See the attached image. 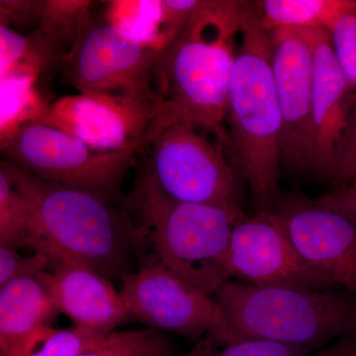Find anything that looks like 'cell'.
<instances>
[{"label": "cell", "mask_w": 356, "mask_h": 356, "mask_svg": "<svg viewBox=\"0 0 356 356\" xmlns=\"http://www.w3.org/2000/svg\"><path fill=\"white\" fill-rule=\"evenodd\" d=\"M248 6L199 1L188 24L159 58L153 77L165 125L191 122L209 134L228 156L229 83Z\"/></svg>", "instance_id": "6da1fadb"}, {"label": "cell", "mask_w": 356, "mask_h": 356, "mask_svg": "<svg viewBox=\"0 0 356 356\" xmlns=\"http://www.w3.org/2000/svg\"><path fill=\"white\" fill-rule=\"evenodd\" d=\"M122 209L140 266L159 264L214 297L232 280L229 240L241 217L222 208L175 200L140 172L132 191L122 197Z\"/></svg>", "instance_id": "7a4b0ae2"}, {"label": "cell", "mask_w": 356, "mask_h": 356, "mask_svg": "<svg viewBox=\"0 0 356 356\" xmlns=\"http://www.w3.org/2000/svg\"><path fill=\"white\" fill-rule=\"evenodd\" d=\"M0 168L27 203L34 252L48 255L54 264L88 267L108 280L128 275L132 238L125 212L116 209L113 201L44 181L6 161Z\"/></svg>", "instance_id": "3957f363"}, {"label": "cell", "mask_w": 356, "mask_h": 356, "mask_svg": "<svg viewBox=\"0 0 356 356\" xmlns=\"http://www.w3.org/2000/svg\"><path fill=\"white\" fill-rule=\"evenodd\" d=\"M227 131L235 159L259 211L278 199L282 119L271 67V35L259 2H248L229 83Z\"/></svg>", "instance_id": "277c9868"}, {"label": "cell", "mask_w": 356, "mask_h": 356, "mask_svg": "<svg viewBox=\"0 0 356 356\" xmlns=\"http://www.w3.org/2000/svg\"><path fill=\"white\" fill-rule=\"evenodd\" d=\"M231 343L262 341L315 353L356 336V296L344 289H306L229 280L215 294Z\"/></svg>", "instance_id": "5b68a950"}, {"label": "cell", "mask_w": 356, "mask_h": 356, "mask_svg": "<svg viewBox=\"0 0 356 356\" xmlns=\"http://www.w3.org/2000/svg\"><path fill=\"white\" fill-rule=\"evenodd\" d=\"M191 122L175 121L158 134L140 173L175 200L222 208L238 217V177L226 152Z\"/></svg>", "instance_id": "8992f818"}, {"label": "cell", "mask_w": 356, "mask_h": 356, "mask_svg": "<svg viewBox=\"0 0 356 356\" xmlns=\"http://www.w3.org/2000/svg\"><path fill=\"white\" fill-rule=\"evenodd\" d=\"M4 161L51 184L83 189L114 201L136 163L130 151H99L42 122L0 140Z\"/></svg>", "instance_id": "52a82bcc"}, {"label": "cell", "mask_w": 356, "mask_h": 356, "mask_svg": "<svg viewBox=\"0 0 356 356\" xmlns=\"http://www.w3.org/2000/svg\"><path fill=\"white\" fill-rule=\"evenodd\" d=\"M165 50L129 36L92 16L65 58L67 83L81 95L110 93L138 99H159L153 88L154 70Z\"/></svg>", "instance_id": "ba28073f"}, {"label": "cell", "mask_w": 356, "mask_h": 356, "mask_svg": "<svg viewBox=\"0 0 356 356\" xmlns=\"http://www.w3.org/2000/svg\"><path fill=\"white\" fill-rule=\"evenodd\" d=\"M161 99L110 93L67 95L51 103L42 123L99 151L145 154L163 127Z\"/></svg>", "instance_id": "9c48e42d"}, {"label": "cell", "mask_w": 356, "mask_h": 356, "mask_svg": "<svg viewBox=\"0 0 356 356\" xmlns=\"http://www.w3.org/2000/svg\"><path fill=\"white\" fill-rule=\"evenodd\" d=\"M121 294L129 316L151 329L185 339L209 337L229 344L228 323L212 295L159 264H144L124 278Z\"/></svg>", "instance_id": "30bf717a"}, {"label": "cell", "mask_w": 356, "mask_h": 356, "mask_svg": "<svg viewBox=\"0 0 356 356\" xmlns=\"http://www.w3.org/2000/svg\"><path fill=\"white\" fill-rule=\"evenodd\" d=\"M232 280L254 285L341 289L300 254L273 210L236 220L228 250Z\"/></svg>", "instance_id": "8fae6325"}, {"label": "cell", "mask_w": 356, "mask_h": 356, "mask_svg": "<svg viewBox=\"0 0 356 356\" xmlns=\"http://www.w3.org/2000/svg\"><path fill=\"white\" fill-rule=\"evenodd\" d=\"M270 32L271 67L282 119L281 165L309 173L312 151L313 51L303 29Z\"/></svg>", "instance_id": "7c38bea8"}, {"label": "cell", "mask_w": 356, "mask_h": 356, "mask_svg": "<svg viewBox=\"0 0 356 356\" xmlns=\"http://www.w3.org/2000/svg\"><path fill=\"white\" fill-rule=\"evenodd\" d=\"M312 266L356 296V224L308 199L271 208Z\"/></svg>", "instance_id": "4fadbf2b"}, {"label": "cell", "mask_w": 356, "mask_h": 356, "mask_svg": "<svg viewBox=\"0 0 356 356\" xmlns=\"http://www.w3.org/2000/svg\"><path fill=\"white\" fill-rule=\"evenodd\" d=\"M313 51L312 151L309 173L332 179L350 122L353 98L337 62L331 33L303 29Z\"/></svg>", "instance_id": "5bb4252c"}, {"label": "cell", "mask_w": 356, "mask_h": 356, "mask_svg": "<svg viewBox=\"0 0 356 356\" xmlns=\"http://www.w3.org/2000/svg\"><path fill=\"white\" fill-rule=\"evenodd\" d=\"M60 313L51 271L28 274L0 287V356H27L57 330Z\"/></svg>", "instance_id": "9a60e30c"}, {"label": "cell", "mask_w": 356, "mask_h": 356, "mask_svg": "<svg viewBox=\"0 0 356 356\" xmlns=\"http://www.w3.org/2000/svg\"><path fill=\"white\" fill-rule=\"evenodd\" d=\"M51 268L58 308L74 327L107 336L130 318L121 292L108 278L69 262H56Z\"/></svg>", "instance_id": "2e32d148"}, {"label": "cell", "mask_w": 356, "mask_h": 356, "mask_svg": "<svg viewBox=\"0 0 356 356\" xmlns=\"http://www.w3.org/2000/svg\"><path fill=\"white\" fill-rule=\"evenodd\" d=\"M356 0H264L259 2V21L266 31L278 28L324 29L330 33Z\"/></svg>", "instance_id": "e0dca14e"}, {"label": "cell", "mask_w": 356, "mask_h": 356, "mask_svg": "<svg viewBox=\"0 0 356 356\" xmlns=\"http://www.w3.org/2000/svg\"><path fill=\"white\" fill-rule=\"evenodd\" d=\"M65 56L50 40L36 31L24 36L0 25V77L13 74H44L64 65Z\"/></svg>", "instance_id": "ac0fdd59"}, {"label": "cell", "mask_w": 356, "mask_h": 356, "mask_svg": "<svg viewBox=\"0 0 356 356\" xmlns=\"http://www.w3.org/2000/svg\"><path fill=\"white\" fill-rule=\"evenodd\" d=\"M40 77L13 74L0 77V140L33 122H39L51 102L39 88Z\"/></svg>", "instance_id": "d6986e66"}, {"label": "cell", "mask_w": 356, "mask_h": 356, "mask_svg": "<svg viewBox=\"0 0 356 356\" xmlns=\"http://www.w3.org/2000/svg\"><path fill=\"white\" fill-rule=\"evenodd\" d=\"M106 22L144 43L163 50L168 44L163 32V4L159 1H111L106 10Z\"/></svg>", "instance_id": "ffe728a7"}, {"label": "cell", "mask_w": 356, "mask_h": 356, "mask_svg": "<svg viewBox=\"0 0 356 356\" xmlns=\"http://www.w3.org/2000/svg\"><path fill=\"white\" fill-rule=\"evenodd\" d=\"M90 6L86 0H44L41 22L35 31L50 40L67 58L91 17Z\"/></svg>", "instance_id": "44dd1931"}, {"label": "cell", "mask_w": 356, "mask_h": 356, "mask_svg": "<svg viewBox=\"0 0 356 356\" xmlns=\"http://www.w3.org/2000/svg\"><path fill=\"white\" fill-rule=\"evenodd\" d=\"M0 245L34 248L31 219L25 199L0 168Z\"/></svg>", "instance_id": "7402d4cb"}, {"label": "cell", "mask_w": 356, "mask_h": 356, "mask_svg": "<svg viewBox=\"0 0 356 356\" xmlns=\"http://www.w3.org/2000/svg\"><path fill=\"white\" fill-rule=\"evenodd\" d=\"M81 356H175V344L159 330L114 331Z\"/></svg>", "instance_id": "603a6c76"}, {"label": "cell", "mask_w": 356, "mask_h": 356, "mask_svg": "<svg viewBox=\"0 0 356 356\" xmlns=\"http://www.w3.org/2000/svg\"><path fill=\"white\" fill-rule=\"evenodd\" d=\"M313 351L285 344L262 341H243L231 344H218L209 337L199 339L195 346L175 356H310Z\"/></svg>", "instance_id": "cb8c5ba5"}, {"label": "cell", "mask_w": 356, "mask_h": 356, "mask_svg": "<svg viewBox=\"0 0 356 356\" xmlns=\"http://www.w3.org/2000/svg\"><path fill=\"white\" fill-rule=\"evenodd\" d=\"M331 36L337 62L353 93L356 90V6L337 21Z\"/></svg>", "instance_id": "d4e9b609"}, {"label": "cell", "mask_w": 356, "mask_h": 356, "mask_svg": "<svg viewBox=\"0 0 356 356\" xmlns=\"http://www.w3.org/2000/svg\"><path fill=\"white\" fill-rule=\"evenodd\" d=\"M106 336L74 327L56 331L39 348L27 356H81L95 348Z\"/></svg>", "instance_id": "484cf974"}, {"label": "cell", "mask_w": 356, "mask_h": 356, "mask_svg": "<svg viewBox=\"0 0 356 356\" xmlns=\"http://www.w3.org/2000/svg\"><path fill=\"white\" fill-rule=\"evenodd\" d=\"M53 264L50 257L42 252L26 257L19 250L0 245V287L21 276L48 270Z\"/></svg>", "instance_id": "4316f807"}, {"label": "cell", "mask_w": 356, "mask_h": 356, "mask_svg": "<svg viewBox=\"0 0 356 356\" xmlns=\"http://www.w3.org/2000/svg\"><path fill=\"white\" fill-rule=\"evenodd\" d=\"M44 0H1L0 25L26 29L39 27Z\"/></svg>", "instance_id": "83f0119b"}, {"label": "cell", "mask_w": 356, "mask_h": 356, "mask_svg": "<svg viewBox=\"0 0 356 356\" xmlns=\"http://www.w3.org/2000/svg\"><path fill=\"white\" fill-rule=\"evenodd\" d=\"M356 177V96L353 98L350 122L343 144L337 154L332 180L337 187L348 184Z\"/></svg>", "instance_id": "f1b7e54d"}, {"label": "cell", "mask_w": 356, "mask_h": 356, "mask_svg": "<svg viewBox=\"0 0 356 356\" xmlns=\"http://www.w3.org/2000/svg\"><path fill=\"white\" fill-rule=\"evenodd\" d=\"M312 201L318 207L337 213L356 224V177L348 184Z\"/></svg>", "instance_id": "f546056e"}, {"label": "cell", "mask_w": 356, "mask_h": 356, "mask_svg": "<svg viewBox=\"0 0 356 356\" xmlns=\"http://www.w3.org/2000/svg\"><path fill=\"white\" fill-rule=\"evenodd\" d=\"M310 356H356V336L346 337L316 350Z\"/></svg>", "instance_id": "4dcf8cb0"}]
</instances>
